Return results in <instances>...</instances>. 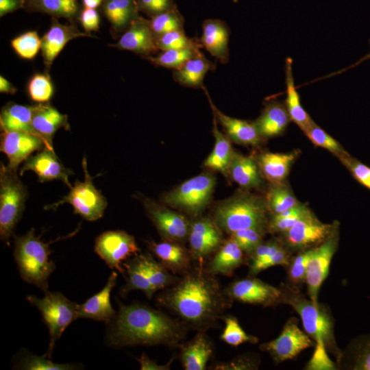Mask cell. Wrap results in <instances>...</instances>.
Returning a JSON list of instances; mask_svg holds the SVG:
<instances>
[{
	"mask_svg": "<svg viewBox=\"0 0 370 370\" xmlns=\"http://www.w3.org/2000/svg\"><path fill=\"white\" fill-rule=\"evenodd\" d=\"M338 369L370 370V335L352 339L336 362Z\"/></svg>",
	"mask_w": 370,
	"mask_h": 370,
	"instance_id": "32",
	"label": "cell"
},
{
	"mask_svg": "<svg viewBox=\"0 0 370 370\" xmlns=\"http://www.w3.org/2000/svg\"><path fill=\"white\" fill-rule=\"evenodd\" d=\"M51 243L43 242L34 228L24 235L14 236V256L21 278L45 293L49 291L48 280L56 269L49 258Z\"/></svg>",
	"mask_w": 370,
	"mask_h": 370,
	"instance_id": "4",
	"label": "cell"
},
{
	"mask_svg": "<svg viewBox=\"0 0 370 370\" xmlns=\"http://www.w3.org/2000/svg\"><path fill=\"white\" fill-rule=\"evenodd\" d=\"M138 257L148 280L156 292L173 285L179 280V277L173 275L150 254H139Z\"/></svg>",
	"mask_w": 370,
	"mask_h": 370,
	"instance_id": "39",
	"label": "cell"
},
{
	"mask_svg": "<svg viewBox=\"0 0 370 370\" xmlns=\"http://www.w3.org/2000/svg\"><path fill=\"white\" fill-rule=\"evenodd\" d=\"M316 350L311 360L307 365L308 369H336L337 367L327 355L325 347L316 344Z\"/></svg>",
	"mask_w": 370,
	"mask_h": 370,
	"instance_id": "58",
	"label": "cell"
},
{
	"mask_svg": "<svg viewBox=\"0 0 370 370\" xmlns=\"http://www.w3.org/2000/svg\"><path fill=\"white\" fill-rule=\"evenodd\" d=\"M291 258V251L284 245L267 259L254 264H249L248 276H255L261 271L276 265L287 267Z\"/></svg>",
	"mask_w": 370,
	"mask_h": 370,
	"instance_id": "53",
	"label": "cell"
},
{
	"mask_svg": "<svg viewBox=\"0 0 370 370\" xmlns=\"http://www.w3.org/2000/svg\"><path fill=\"white\" fill-rule=\"evenodd\" d=\"M110 46L130 51L146 58L158 51L149 20L140 16L132 22L118 42Z\"/></svg>",
	"mask_w": 370,
	"mask_h": 370,
	"instance_id": "19",
	"label": "cell"
},
{
	"mask_svg": "<svg viewBox=\"0 0 370 370\" xmlns=\"http://www.w3.org/2000/svg\"><path fill=\"white\" fill-rule=\"evenodd\" d=\"M215 185V177L204 173L189 179L166 194L164 201L191 214L200 213L208 205Z\"/></svg>",
	"mask_w": 370,
	"mask_h": 370,
	"instance_id": "9",
	"label": "cell"
},
{
	"mask_svg": "<svg viewBox=\"0 0 370 370\" xmlns=\"http://www.w3.org/2000/svg\"><path fill=\"white\" fill-rule=\"evenodd\" d=\"M304 132L314 145L327 149L338 157V159L347 153L337 140L317 125L314 121L312 122Z\"/></svg>",
	"mask_w": 370,
	"mask_h": 370,
	"instance_id": "48",
	"label": "cell"
},
{
	"mask_svg": "<svg viewBox=\"0 0 370 370\" xmlns=\"http://www.w3.org/2000/svg\"><path fill=\"white\" fill-rule=\"evenodd\" d=\"M228 173L234 182L245 188H257L262 183L257 161L249 156L234 152Z\"/></svg>",
	"mask_w": 370,
	"mask_h": 370,
	"instance_id": "35",
	"label": "cell"
},
{
	"mask_svg": "<svg viewBox=\"0 0 370 370\" xmlns=\"http://www.w3.org/2000/svg\"><path fill=\"white\" fill-rule=\"evenodd\" d=\"M201 52L200 49H167L162 51L156 56L147 58L156 66L178 69L187 60Z\"/></svg>",
	"mask_w": 370,
	"mask_h": 370,
	"instance_id": "42",
	"label": "cell"
},
{
	"mask_svg": "<svg viewBox=\"0 0 370 370\" xmlns=\"http://www.w3.org/2000/svg\"><path fill=\"white\" fill-rule=\"evenodd\" d=\"M84 179L82 182L77 180L70 188L69 193L62 199L49 206L46 209L57 208L60 205L69 204L74 212L89 221L98 220L103 217L108 203L92 182V177L87 169L86 158L82 160Z\"/></svg>",
	"mask_w": 370,
	"mask_h": 370,
	"instance_id": "8",
	"label": "cell"
},
{
	"mask_svg": "<svg viewBox=\"0 0 370 370\" xmlns=\"http://www.w3.org/2000/svg\"><path fill=\"white\" fill-rule=\"evenodd\" d=\"M42 40L36 31H27L14 38L10 45L15 53L25 60L34 59L40 49Z\"/></svg>",
	"mask_w": 370,
	"mask_h": 370,
	"instance_id": "46",
	"label": "cell"
},
{
	"mask_svg": "<svg viewBox=\"0 0 370 370\" xmlns=\"http://www.w3.org/2000/svg\"><path fill=\"white\" fill-rule=\"evenodd\" d=\"M54 92L51 79L48 73H35L27 84L29 98L38 103H48Z\"/></svg>",
	"mask_w": 370,
	"mask_h": 370,
	"instance_id": "47",
	"label": "cell"
},
{
	"mask_svg": "<svg viewBox=\"0 0 370 370\" xmlns=\"http://www.w3.org/2000/svg\"><path fill=\"white\" fill-rule=\"evenodd\" d=\"M47 148L45 141L39 136L23 132L2 131L1 151L7 156V166L17 170L32 153Z\"/></svg>",
	"mask_w": 370,
	"mask_h": 370,
	"instance_id": "16",
	"label": "cell"
},
{
	"mask_svg": "<svg viewBox=\"0 0 370 370\" xmlns=\"http://www.w3.org/2000/svg\"><path fill=\"white\" fill-rule=\"evenodd\" d=\"M202 89L208 99L213 115L222 125L230 138L236 143L245 145H258L262 140V138L260 136L254 122H249L225 115L213 104L206 88L204 86Z\"/></svg>",
	"mask_w": 370,
	"mask_h": 370,
	"instance_id": "26",
	"label": "cell"
},
{
	"mask_svg": "<svg viewBox=\"0 0 370 370\" xmlns=\"http://www.w3.org/2000/svg\"><path fill=\"white\" fill-rule=\"evenodd\" d=\"M25 3V0H0V16L24 8Z\"/></svg>",
	"mask_w": 370,
	"mask_h": 370,
	"instance_id": "60",
	"label": "cell"
},
{
	"mask_svg": "<svg viewBox=\"0 0 370 370\" xmlns=\"http://www.w3.org/2000/svg\"><path fill=\"white\" fill-rule=\"evenodd\" d=\"M222 320L225 327L221 339L232 347H237L245 343H257L256 336L247 334L240 325L238 319L230 314L223 315Z\"/></svg>",
	"mask_w": 370,
	"mask_h": 370,
	"instance_id": "44",
	"label": "cell"
},
{
	"mask_svg": "<svg viewBox=\"0 0 370 370\" xmlns=\"http://www.w3.org/2000/svg\"><path fill=\"white\" fill-rule=\"evenodd\" d=\"M267 212L265 199L241 193L218 206L214 221L221 230L230 234L250 227L267 230Z\"/></svg>",
	"mask_w": 370,
	"mask_h": 370,
	"instance_id": "5",
	"label": "cell"
},
{
	"mask_svg": "<svg viewBox=\"0 0 370 370\" xmlns=\"http://www.w3.org/2000/svg\"><path fill=\"white\" fill-rule=\"evenodd\" d=\"M234 2H237L238 0H233Z\"/></svg>",
	"mask_w": 370,
	"mask_h": 370,
	"instance_id": "64",
	"label": "cell"
},
{
	"mask_svg": "<svg viewBox=\"0 0 370 370\" xmlns=\"http://www.w3.org/2000/svg\"><path fill=\"white\" fill-rule=\"evenodd\" d=\"M135 359L140 365L141 370H169L171 365L173 363L175 356H173L168 362L164 365H159L155 360L150 359L146 354H142L139 357H135Z\"/></svg>",
	"mask_w": 370,
	"mask_h": 370,
	"instance_id": "59",
	"label": "cell"
},
{
	"mask_svg": "<svg viewBox=\"0 0 370 370\" xmlns=\"http://www.w3.org/2000/svg\"><path fill=\"white\" fill-rule=\"evenodd\" d=\"M213 134L215 138L214 149L204 162L206 167L226 174L233 157L230 141L219 131L217 121L213 115Z\"/></svg>",
	"mask_w": 370,
	"mask_h": 370,
	"instance_id": "37",
	"label": "cell"
},
{
	"mask_svg": "<svg viewBox=\"0 0 370 370\" xmlns=\"http://www.w3.org/2000/svg\"><path fill=\"white\" fill-rule=\"evenodd\" d=\"M101 9L113 30L117 33L124 32L139 16L137 0H103Z\"/></svg>",
	"mask_w": 370,
	"mask_h": 370,
	"instance_id": "31",
	"label": "cell"
},
{
	"mask_svg": "<svg viewBox=\"0 0 370 370\" xmlns=\"http://www.w3.org/2000/svg\"><path fill=\"white\" fill-rule=\"evenodd\" d=\"M244 262L243 251L236 242L230 237L223 242L204 268L206 272L212 275L230 277Z\"/></svg>",
	"mask_w": 370,
	"mask_h": 370,
	"instance_id": "27",
	"label": "cell"
},
{
	"mask_svg": "<svg viewBox=\"0 0 370 370\" xmlns=\"http://www.w3.org/2000/svg\"><path fill=\"white\" fill-rule=\"evenodd\" d=\"M103 0H82L84 8L96 9L101 5Z\"/></svg>",
	"mask_w": 370,
	"mask_h": 370,
	"instance_id": "63",
	"label": "cell"
},
{
	"mask_svg": "<svg viewBox=\"0 0 370 370\" xmlns=\"http://www.w3.org/2000/svg\"><path fill=\"white\" fill-rule=\"evenodd\" d=\"M338 223L335 221L332 233L326 240L315 247L308 262L305 283L308 297L315 304L319 302V292L328 275L332 258L338 249Z\"/></svg>",
	"mask_w": 370,
	"mask_h": 370,
	"instance_id": "11",
	"label": "cell"
},
{
	"mask_svg": "<svg viewBox=\"0 0 370 370\" xmlns=\"http://www.w3.org/2000/svg\"><path fill=\"white\" fill-rule=\"evenodd\" d=\"M339 160L354 179L370 190V167L351 156L348 153Z\"/></svg>",
	"mask_w": 370,
	"mask_h": 370,
	"instance_id": "54",
	"label": "cell"
},
{
	"mask_svg": "<svg viewBox=\"0 0 370 370\" xmlns=\"http://www.w3.org/2000/svg\"><path fill=\"white\" fill-rule=\"evenodd\" d=\"M123 266L127 277L125 285L121 289L122 295L138 290L143 292L148 299H151L156 291L148 280L138 255H135L133 258L123 263Z\"/></svg>",
	"mask_w": 370,
	"mask_h": 370,
	"instance_id": "38",
	"label": "cell"
},
{
	"mask_svg": "<svg viewBox=\"0 0 370 370\" xmlns=\"http://www.w3.org/2000/svg\"><path fill=\"white\" fill-rule=\"evenodd\" d=\"M95 253L111 269L125 276L123 261L137 255L139 249L135 238L121 230L106 231L95 240Z\"/></svg>",
	"mask_w": 370,
	"mask_h": 370,
	"instance_id": "12",
	"label": "cell"
},
{
	"mask_svg": "<svg viewBox=\"0 0 370 370\" xmlns=\"http://www.w3.org/2000/svg\"><path fill=\"white\" fill-rule=\"evenodd\" d=\"M43 297L28 295L27 301L40 312L49 329V343L45 354L51 358L56 341L66 328L77 317L78 304L69 300L59 292L45 293Z\"/></svg>",
	"mask_w": 370,
	"mask_h": 370,
	"instance_id": "7",
	"label": "cell"
},
{
	"mask_svg": "<svg viewBox=\"0 0 370 370\" xmlns=\"http://www.w3.org/2000/svg\"><path fill=\"white\" fill-rule=\"evenodd\" d=\"M149 22L155 38L169 32L184 29V18L175 5L151 16Z\"/></svg>",
	"mask_w": 370,
	"mask_h": 370,
	"instance_id": "43",
	"label": "cell"
},
{
	"mask_svg": "<svg viewBox=\"0 0 370 370\" xmlns=\"http://www.w3.org/2000/svg\"><path fill=\"white\" fill-rule=\"evenodd\" d=\"M139 12L147 14L150 17L165 12L173 6V0H137Z\"/></svg>",
	"mask_w": 370,
	"mask_h": 370,
	"instance_id": "56",
	"label": "cell"
},
{
	"mask_svg": "<svg viewBox=\"0 0 370 370\" xmlns=\"http://www.w3.org/2000/svg\"><path fill=\"white\" fill-rule=\"evenodd\" d=\"M188 239L192 258L200 264L212 256L223 242L222 230L208 218H200L190 223Z\"/></svg>",
	"mask_w": 370,
	"mask_h": 370,
	"instance_id": "15",
	"label": "cell"
},
{
	"mask_svg": "<svg viewBox=\"0 0 370 370\" xmlns=\"http://www.w3.org/2000/svg\"><path fill=\"white\" fill-rule=\"evenodd\" d=\"M260 363L258 354H243L226 362H219L210 367L212 370H254L258 369Z\"/></svg>",
	"mask_w": 370,
	"mask_h": 370,
	"instance_id": "52",
	"label": "cell"
},
{
	"mask_svg": "<svg viewBox=\"0 0 370 370\" xmlns=\"http://www.w3.org/2000/svg\"><path fill=\"white\" fill-rule=\"evenodd\" d=\"M265 201L267 210L271 215L281 213L300 204L290 187L284 182L273 184L267 192Z\"/></svg>",
	"mask_w": 370,
	"mask_h": 370,
	"instance_id": "40",
	"label": "cell"
},
{
	"mask_svg": "<svg viewBox=\"0 0 370 370\" xmlns=\"http://www.w3.org/2000/svg\"><path fill=\"white\" fill-rule=\"evenodd\" d=\"M27 171L34 172L40 182L60 180L69 188L72 186L69 176L73 175V172L62 164L54 150L45 147L29 156L24 162L20 175H22Z\"/></svg>",
	"mask_w": 370,
	"mask_h": 370,
	"instance_id": "18",
	"label": "cell"
},
{
	"mask_svg": "<svg viewBox=\"0 0 370 370\" xmlns=\"http://www.w3.org/2000/svg\"><path fill=\"white\" fill-rule=\"evenodd\" d=\"M202 31L199 39L201 46L221 63L226 64L230 56L228 25L220 19H206L202 23Z\"/></svg>",
	"mask_w": 370,
	"mask_h": 370,
	"instance_id": "24",
	"label": "cell"
},
{
	"mask_svg": "<svg viewBox=\"0 0 370 370\" xmlns=\"http://www.w3.org/2000/svg\"><path fill=\"white\" fill-rule=\"evenodd\" d=\"M285 63L286 97L284 104L291 121L304 132L313 121L301 103L300 96L294 82L292 58H287Z\"/></svg>",
	"mask_w": 370,
	"mask_h": 370,
	"instance_id": "34",
	"label": "cell"
},
{
	"mask_svg": "<svg viewBox=\"0 0 370 370\" xmlns=\"http://www.w3.org/2000/svg\"><path fill=\"white\" fill-rule=\"evenodd\" d=\"M314 345L315 341L299 328L297 319L291 317L276 338L261 344L259 348L267 352L275 363L279 364L294 358L304 349Z\"/></svg>",
	"mask_w": 370,
	"mask_h": 370,
	"instance_id": "10",
	"label": "cell"
},
{
	"mask_svg": "<svg viewBox=\"0 0 370 370\" xmlns=\"http://www.w3.org/2000/svg\"><path fill=\"white\" fill-rule=\"evenodd\" d=\"M298 152H264L257 158L261 174L271 183L283 182L297 157Z\"/></svg>",
	"mask_w": 370,
	"mask_h": 370,
	"instance_id": "29",
	"label": "cell"
},
{
	"mask_svg": "<svg viewBox=\"0 0 370 370\" xmlns=\"http://www.w3.org/2000/svg\"><path fill=\"white\" fill-rule=\"evenodd\" d=\"M118 274L113 271L105 286L84 303L77 306V317L104 321L109 323L116 314L110 301V295L116 284Z\"/></svg>",
	"mask_w": 370,
	"mask_h": 370,
	"instance_id": "21",
	"label": "cell"
},
{
	"mask_svg": "<svg viewBox=\"0 0 370 370\" xmlns=\"http://www.w3.org/2000/svg\"><path fill=\"white\" fill-rule=\"evenodd\" d=\"M17 89L4 77L0 76V92L1 93L13 95Z\"/></svg>",
	"mask_w": 370,
	"mask_h": 370,
	"instance_id": "61",
	"label": "cell"
},
{
	"mask_svg": "<svg viewBox=\"0 0 370 370\" xmlns=\"http://www.w3.org/2000/svg\"><path fill=\"white\" fill-rule=\"evenodd\" d=\"M335 222L324 223L311 212L282 234L284 244L290 251H301L316 247L332 233Z\"/></svg>",
	"mask_w": 370,
	"mask_h": 370,
	"instance_id": "14",
	"label": "cell"
},
{
	"mask_svg": "<svg viewBox=\"0 0 370 370\" xmlns=\"http://www.w3.org/2000/svg\"><path fill=\"white\" fill-rule=\"evenodd\" d=\"M189 327L180 319L142 303L121 305L109 323L108 345L122 347L133 345H163L179 347Z\"/></svg>",
	"mask_w": 370,
	"mask_h": 370,
	"instance_id": "2",
	"label": "cell"
},
{
	"mask_svg": "<svg viewBox=\"0 0 370 370\" xmlns=\"http://www.w3.org/2000/svg\"><path fill=\"white\" fill-rule=\"evenodd\" d=\"M215 68V64L207 59L201 51L187 60L180 69L174 70L173 78L182 86L203 88L206 75Z\"/></svg>",
	"mask_w": 370,
	"mask_h": 370,
	"instance_id": "30",
	"label": "cell"
},
{
	"mask_svg": "<svg viewBox=\"0 0 370 370\" xmlns=\"http://www.w3.org/2000/svg\"><path fill=\"white\" fill-rule=\"evenodd\" d=\"M18 367L26 370H71L76 367L74 364L53 362L46 354L40 356L32 354H25Z\"/></svg>",
	"mask_w": 370,
	"mask_h": 370,
	"instance_id": "49",
	"label": "cell"
},
{
	"mask_svg": "<svg viewBox=\"0 0 370 370\" xmlns=\"http://www.w3.org/2000/svg\"><path fill=\"white\" fill-rule=\"evenodd\" d=\"M223 291L231 301L265 307L281 304L280 288L254 276L236 280L227 285Z\"/></svg>",
	"mask_w": 370,
	"mask_h": 370,
	"instance_id": "13",
	"label": "cell"
},
{
	"mask_svg": "<svg viewBox=\"0 0 370 370\" xmlns=\"http://www.w3.org/2000/svg\"><path fill=\"white\" fill-rule=\"evenodd\" d=\"M157 301L197 332L217 328L232 301L215 276L206 272L200 264L192 267L173 285L164 289Z\"/></svg>",
	"mask_w": 370,
	"mask_h": 370,
	"instance_id": "1",
	"label": "cell"
},
{
	"mask_svg": "<svg viewBox=\"0 0 370 370\" xmlns=\"http://www.w3.org/2000/svg\"><path fill=\"white\" fill-rule=\"evenodd\" d=\"M148 246L159 262L174 275H182L190 269L192 256L179 243L164 241L149 242Z\"/></svg>",
	"mask_w": 370,
	"mask_h": 370,
	"instance_id": "25",
	"label": "cell"
},
{
	"mask_svg": "<svg viewBox=\"0 0 370 370\" xmlns=\"http://www.w3.org/2000/svg\"><path fill=\"white\" fill-rule=\"evenodd\" d=\"M27 192L17 175V170L1 164L0 237L7 244L25 209Z\"/></svg>",
	"mask_w": 370,
	"mask_h": 370,
	"instance_id": "6",
	"label": "cell"
},
{
	"mask_svg": "<svg viewBox=\"0 0 370 370\" xmlns=\"http://www.w3.org/2000/svg\"><path fill=\"white\" fill-rule=\"evenodd\" d=\"M92 35L80 31L75 23L63 25L53 17L48 31L41 38V52L46 70H49L54 60L71 40Z\"/></svg>",
	"mask_w": 370,
	"mask_h": 370,
	"instance_id": "20",
	"label": "cell"
},
{
	"mask_svg": "<svg viewBox=\"0 0 370 370\" xmlns=\"http://www.w3.org/2000/svg\"><path fill=\"white\" fill-rule=\"evenodd\" d=\"M284 245V243L277 239L262 242L249 256V264H254L267 259L274 254Z\"/></svg>",
	"mask_w": 370,
	"mask_h": 370,
	"instance_id": "55",
	"label": "cell"
},
{
	"mask_svg": "<svg viewBox=\"0 0 370 370\" xmlns=\"http://www.w3.org/2000/svg\"><path fill=\"white\" fill-rule=\"evenodd\" d=\"M34 108V106L8 103L0 114L1 130L23 132L39 136L32 127Z\"/></svg>",
	"mask_w": 370,
	"mask_h": 370,
	"instance_id": "33",
	"label": "cell"
},
{
	"mask_svg": "<svg viewBox=\"0 0 370 370\" xmlns=\"http://www.w3.org/2000/svg\"><path fill=\"white\" fill-rule=\"evenodd\" d=\"M145 206L150 219L164 238L179 243L188 238L190 223L184 215L150 201H146Z\"/></svg>",
	"mask_w": 370,
	"mask_h": 370,
	"instance_id": "17",
	"label": "cell"
},
{
	"mask_svg": "<svg viewBox=\"0 0 370 370\" xmlns=\"http://www.w3.org/2000/svg\"><path fill=\"white\" fill-rule=\"evenodd\" d=\"M315 247L299 251L295 256L292 257L288 269V277L291 284L299 287L305 282L306 271L308 262L312 255Z\"/></svg>",
	"mask_w": 370,
	"mask_h": 370,
	"instance_id": "50",
	"label": "cell"
},
{
	"mask_svg": "<svg viewBox=\"0 0 370 370\" xmlns=\"http://www.w3.org/2000/svg\"><path fill=\"white\" fill-rule=\"evenodd\" d=\"M265 229L250 227L234 232L230 234L244 253L249 256L263 242Z\"/></svg>",
	"mask_w": 370,
	"mask_h": 370,
	"instance_id": "51",
	"label": "cell"
},
{
	"mask_svg": "<svg viewBox=\"0 0 370 370\" xmlns=\"http://www.w3.org/2000/svg\"><path fill=\"white\" fill-rule=\"evenodd\" d=\"M158 50L180 49H201L199 40L190 38L184 33V29H177L161 34L155 38Z\"/></svg>",
	"mask_w": 370,
	"mask_h": 370,
	"instance_id": "45",
	"label": "cell"
},
{
	"mask_svg": "<svg viewBox=\"0 0 370 370\" xmlns=\"http://www.w3.org/2000/svg\"><path fill=\"white\" fill-rule=\"evenodd\" d=\"M312 211L301 203L281 213L271 215L268 220L267 230L273 234H284L290 230L299 219Z\"/></svg>",
	"mask_w": 370,
	"mask_h": 370,
	"instance_id": "41",
	"label": "cell"
},
{
	"mask_svg": "<svg viewBox=\"0 0 370 370\" xmlns=\"http://www.w3.org/2000/svg\"><path fill=\"white\" fill-rule=\"evenodd\" d=\"M369 44H370V39H369ZM370 59V51L366 54L365 56H364L363 57H362L360 60H358L357 62H356L355 63H354L353 64L350 65L349 66L345 68V69H343L340 71H338L336 72H334V73H332L330 75H328L326 76H324L323 77H321L319 79H325V78H328V77H330L331 76H333V75H338V74H341V73L348 70V69H353L354 67L358 66V64H361L362 62L365 61V60H367Z\"/></svg>",
	"mask_w": 370,
	"mask_h": 370,
	"instance_id": "62",
	"label": "cell"
},
{
	"mask_svg": "<svg viewBox=\"0 0 370 370\" xmlns=\"http://www.w3.org/2000/svg\"><path fill=\"white\" fill-rule=\"evenodd\" d=\"M179 358L185 370H204L214 352V345L206 332L198 331L188 342L182 343Z\"/></svg>",
	"mask_w": 370,
	"mask_h": 370,
	"instance_id": "23",
	"label": "cell"
},
{
	"mask_svg": "<svg viewBox=\"0 0 370 370\" xmlns=\"http://www.w3.org/2000/svg\"><path fill=\"white\" fill-rule=\"evenodd\" d=\"M32 127L45 141L47 148L51 150H53L52 140L54 134L60 128L70 129L67 115L62 114L48 103L34 105Z\"/></svg>",
	"mask_w": 370,
	"mask_h": 370,
	"instance_id": "22",
	"label": "cell"
},
{
	"mask_svg": "<svg viewBox=\"0 0 370 370\" xmlns=\"http://www.w3.org/2000/svg\"><path fill=\"white\" fill-rule=\"evenodd\" d=\"M291 121L284 103L271 100L267 102L260 116L254 122L262 138L279 136Z\"/></svg>",
	"mask_w": 370,
	"mask_h": 370,
	"instance_id": "28",
	"label": "cell"
},
{
	"mask_svg": "<svg viewBox=\"0 0 370 370\" xmlns=\"http://www.w3.org/2000/svg\"><path fill=\"white\" fill-rule=\"evenodd\" d=\"M77 18L86 33L90 34L92 31L99 30L100 17L96 9L84 8L80 10Z\"/></svg>",
	"mask_w": 370,
	"mask_h": 370,
	"instance_id": "57",
	"label": "cell"
},
{
	"mask_svg": "<svg viewBox=\"0 0 370 370\" xmlns=\"http://www.w3.org/2000/svg\"><path fill=\"white\" fill-rule=\"evenodd\" d=\"M27 12H40L54 18H65L73 21L78 17L80 5L78 0H25Z\"/></svg>",
	"mask_w": 370,
	"mask_h": 370,
	"instance_id": "36",
	"label": "cell"
},
{
	"mask_svg": "<svg viewBox=\"0 0 370 370\" xmlns=\"http://www.w3.org/2000/svg\"><path fill=\"white\" fill-rule=\"evenodd\" d=\"M281 304L291 306L300 317L305 332L316 343L323 345L328 353L339 360L342 350L339 349L334 334V320L328 306L314 303L301 292L299 287L292 284L282 283Z\"/></svg>",
	"mask_w": 370,
	"mask_h": 370,
	"instance_id": "3",
	"label": "cell"
}]
</instances>
